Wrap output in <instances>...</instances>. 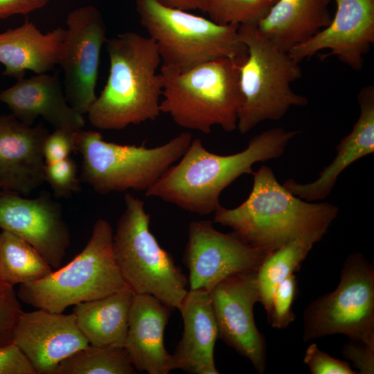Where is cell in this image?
<instances>
[{
    "instance_id": "24",
    "label": "cell",
    "mask_w": 374,
    "mask_h": 374,
    "mask_svg": "<svg viewBox=\"0 0 374 374\" xmlns=\"http://www.w3.org/2000/svg\"><path fill=\"white\" fill-rule=\"evenodd\" d=\"M134 294L125 286L103 298L74 305L72 313L89 345L125 347Z\"/></svg>"
},
{
    "instance_id": "15",
    "label": "cell",
    "mask_w": 374,
    "mask_h": 374,
    "mask_svg": "<svg viewBox=\"0 0 374 374\" xmlns=\"http://www.w3.org/2000/svg\"><path fill=\"white\" fill-rule=\"evenodd\" d=\"M330 23L288 53L298 62L323 50L353 70L363 67L364 56L374 43V0H335Z\"/></svg>"
},
{
    "instance_id": "19",
    "label": "cell",
    "mask_w": 374,
    "mask_h": 374,
    "mask_svg": "<svg viewBox=\"0 0 374 374\" xmlns=\"http://www.w3.org/2000/svg\"><path fill=\"white\" fill-rule=\"evenodd\" d=\"M171 310L150 294H134L125 348L136 371L168 374L173 370L172 355L164 345Z\"/></svg>"
},
{
    "instance_id": "27",
    "label": "cell",
    "mask_w": 374,
    "mask_h": 374,
    "mask_svg": "<svg viewBox=\"0 0 374 374\" xmlns=\"http://www.w3.org/2000/svg\"><path fill=\"white\" fill-rule=\"evenodd\" d=\"M125 347L89 345L63 359L53 374H134Z\"/></svg>"
},
{
    "instance_id": "38",
    "label": "cell",
    "mask_w": 374,
    "mask_h": 374,
    "mask_svg": "<svg viewBox=\"0 0 374 374\" xmlns=\"http://www.w3.org/2000/svg\"><path fill=\"white\" fill-rule=\"evenodd\" d=\"M2 193H3V190H2L1 188H0V196H1V195L2 194Z\"/></svg>"
},
{
    "instance_id": "30",
    "label": "cell",
    "mask_w": 374,
    "mask_h": 374,
    "mask_svg": "<svg viewBox=\"0 0 374 374\" xmlns=\"http://www.w3.org/2000/svg\"><path fill=\"white\" fill-rule=\"evenodd\" d=\"M297 290V282L294 274L281 281L277 286L271 303L268 317L272 327L282 329L292 323L295 315L292 305Z\"/></svg>"
},
{
    "instance_id": "31",
    "label": "cell",
    "mask_w": 374,
    "mask_h": 374,
    "mask_svg": "<svg viewBox=\"0 0 374 374\" xmlns=\"http://www.w3.org/2000/svg\"><path fill=\"white\" fill-rule=\"evenodd\" d=\"M13 285L0 280V346L13 342V332L22 312Z\"/></svg>"
},
{
    "instance_id": "9",
    "label": "cell",
    "mask_w": 374,
    "mask_h": 374,
    "mask_svg": "<svg viewBox=\"0 0 374 374\" xmlns=\"http://www.w3.org/2000/svg\"><path fill=\"white\" fill-rule=\"evenodd\" d=\"M238 33L247 55L239 66L243 101L237 129L246 134L264 121L281 119L291 107L305 106L308 101L291 88L302 75L299 62L264 37L256 25H240Z\"/></svg>"
},
{
    "instance_id": "34",
    "label": "cell",
    "mask_w": 374,
    "mask_h": 374,
    "mask_svg": "<svg viewBox=\"0 0 374 374\" xmlns=\"http://www.w3.org/2000/svg\"><path fill=\"white\" fill-rule=\"evenodd\" d=\"M0 374H37L34 367L14 343L0 346Z\"/></svg>"
},
{
    "instance_id": "11",
    "label": "cell",
    "mask_w": 374,
    "mask_h": 374,
    "mask_svg": "<svg viewBox=\"0 0 374 374\" xmlns=\"http://www.w3.org/2000/svg\"><path fill=\"white\" fill-rule=\"evenodd\" d=\"M106 26L99 10L87 6L71 11L59 64L64 73L63 88L69 105L87 114L96 100L100 55L106 42Z\"/></svg>"
},
{
    "instance_id": "10",
    "label": "cell",
    "mask_w": 374,
    "mask_h": 374,
    "mask_svg": "<svg viewBox=\"0 0 374 374\" xmlns=\"http://www.w3.org/2000/svg\"><path fill=\"white\" fill-rule=\"evenodd\" d=\"M334 334L374 348V270L360 253L348 257L336 290L304 314L305 341Z\"/></svg>"
},
{
    "instance_id": "32",
    "label": "cell",
    "mask_w": 374,
    "mask_h": 374,
    "mask_svg": "<svg viewBox=\"0 0 374 374\" xmlns=\"http://www.w3.org/2000/svg\"><path fill=\"white\" fill-rule=\"evenodd\" d=\"M304 362L312 374H354L346 362L335 359L321 351L317 344H312L305 351Z\"/></svg>"
},
{
    "instance_id": "26",
    "label": "cell",
    "mask_w": 374,
    "mask_h": 374,
    "mask_svg": "<svg viewBox=\"0 0 374 374\" xmlns=\"http://www.w3.org/2000/svg\"><path fill=\"white\" fill-rule=\"evenodd\" d=\"M52 267L28 242L6 230L0 233V280L12 285L40 280Z\"/></svg>"
},
{
    "instance_id": "18",
    "label": "cell",
    "mask_w": 374,
    "mask_h": 374,
    "mask_svg": "<svg viewBox=\"0 0 374 374\" xmlns=\"http://www.w3.org/2000/svg\"><path fill=\"white\" fill-rule=\"evenodd\" d=\"M0 102L8 106L15 118L28 125H33L39 117L54 129L75 132L85 125L84 115L69 105L57 73H44L17 80L0 92Z\"/></svg>"
},
{
    "instance_id": "8",
    "label": "cell",
    "mask_w": 374,
    "mask_h": 374,
    "mask_svg": "<svg viewBox=\"0 0 374 374\" xmlns=\"http://www.w3.org/2000/svg\"><path fill=\"white\" fill-rule=\"evenodd\" d=\"M113 231L105 219L96 221L84 249L70 262L46 277L19 285L24 303L63 312L68 307L109 295L127 286L113 251Z\"/></svg>"
},
{
    "instance_id": "36",
    "label": "cell",
    "mask_w": 374,
    "mask_h": 374,
    "mask_svg": "<svg viewBox=\"0 0 374 374\" xmlns=\"http://www.w3.org/2000/svg\"><path fill=\"white\" fill-rule=\"evenodd\" d=\"M49 0H0V19L22 14L26 15L43 8Z\"/></svg>"
},
{
    "instance_id": "21",
    "label": "cell",
    "mask_w": 374,
    "mask_h": 374,
    "mask_svg": "<svg viewBox=\"0 0 374 374\" xmlns=\"http://www.w3.org/2000/svg\"><path fill=\"white\" fill-rule=\"evenodd\" d=\"M357 102L359 116L351 132L337 145V154L332 161L313 181L300 184L294 179L287 180L283 186L292 194L308 202L325 199L347 167L374 152V87L362 88Z\"/></svg>"
},
{
    "instance_id": "29",
    "label": "cell",
    "mask_w": 374,
    "mask_h": 374,
    "mask_svg": "<svg viewBox=\"0 0 374 374\" xmlns=\"http://www.w3.org/2000/svg\"><path fill=\"white\" fill-rule=\"evenodd\" d=\"M44 179L57 197H66L80 190V179L75 162L70 157L46 163Z\"/></svg>"
},
{
    "instance_id": "35",
    "label": "cell",
    "mask_w": 374,
    "mask_h": 374,
    "mask_svg": "<svg viewBox=\"0 0 374 374\" xmlns=\"http://www.w3.org/2000/svg\"><path fill=\"white\" fill-rule=\"evenodd\" d=\"M343 355L351 360L354 366L363 374L374 372V348L359 341H351L343 350Z\"/></svg>"
},
{
    "instance_id": "20",
    "label": "cell",
    "mask_w": 374,
    "mask_h": 374,
    "mask_svg": "<svg viewBox=\"0 0 374 374\" xmlns=\"http://www.w3.org/2000/svg\"><path fill=\"white\" fill-rule=\"evenodd\" d=\"M184 330L172 354V368L193 374H217L214 348L218 330L209 292L188 290L179 309Z\"/></svg>"
},
{
    "instance_id": "37",
    "label": "cell",
    "mask_w": 374,
    "mask_h": 374,
    "mask_svg": "<svg viewBox=\"0 0 374 374\" xmlns=\"http://www.w3.org/2000/svg\"><path fill=\"white\" fill-rule=\"evenodd\" d=\"M159 3L184 10H199L205 12L207 0H154Z\"/></svg>"
},
{
    "instance_id": "13",
    "label": "cell",
    "mask_w": 374,
    "mask_h": 374,
    "mask_svg": "<svg viewBox=\"0 0 374 374\" xmlns=\"http://www.w3.org/2000/svg\"><path fill=\"white\" fill-rule=\"evenodd\" d=\"M256 271L232 275L215 285L209 294L218 337L262 373L266 366V344L253 317L254 305L259 301Z\"/></svg>"
},
{
    "instance_id": "28",
    "label": "cell",
    "mask_w": 374,
    "mask_h": 374,
    "mask_svg": "<svg viewBox=\"0 0 374 374\" xmlns=\"http://www.w3.org/2000/svg\"><path fill=\"white\" fill-rule=\"evenodd\" d=\"M277 0H207L205 12L223 25H257Z\"/></svg>"
},
{
    "instance_id": "14",
    "label": "cell",
    "mask_w": 374,
    "mask_h": 374,
    "mask_svg": "<svg viewBox=\"0 0 374 374\" xmlns=\"http://www.w3.org/2000/svg\"><path fill=\"white\" fill-rule=\"evenodd\" d=\"M0 228L30 244L52 268L60 267L71 243L61 206L46 193L26 198L3 191Z\"/></svg>"
},
{
    "instance_id": "17",
    "label": "cell",
    "mask_w": 374,
    "mask_h": 374,
    "mask_svg": "<svg viewBox=\"0 0 374 374\" xmlns=\"http://www.w3.org/2000/svg\"><path fill=\"white\" fill-rule=\"evenodd\" d=\"M49 134L41 123L28 125L12 114L0 115V188L28 195L44 182L43 147Z\"/></svg>"
},
{
    "instance_id": "23",
    "label": "cell",
    "mask_w": 374,
    "mask_h": 374,
    "mask_svg": "<svg viewBox=\"0 0 374 374\" xmlns=\"http://www.w3.org/2000/svg\"><path fill=\"white\" fill-rule=\"evenodd\" d=\"M330 1L277 0L256 28L277 48L289 52L330 23Z\"/></svg>"
},
{
    "instance_id": "22",
    "label": "cell",
    "mask_w": 374,
    "mask_h": 374,
    "mask_svg": "<svg viewBox=\"0 0 374 374\" xmlns=\"http://www.w3.org/2000/svg\"><path fill=\"white\" fill-rule=\"evenodd\" d=\"M65 29L57 28L42 33L32 22L0 33V63L4 75L17 80L26 71L44 73L59 64Z\"/></svg>"
},
{
    "instance_id": "1",
    "label": "cell",
    "mask_w": 374,
    "mask_h": 374,
    "mask_svg": "<svg viewBox=\"0 0 374 374\" xmlns=\"http://www.w3.org/2000/svg\"><path fill=\"white\" fill-rule=\"evenodd\" d=\"M299 131L274 127L253 136L241 152L221 155L193 139L182 157L148 190L145 196L159 198L199 215L214 213L221 205L222 192L244 174H253V165L280 157Z\"/></svg>"
},
{
    "instance_id": "4",
    "label": "cell",
    "mask_w": 374,
    "mask_h": 374,
    "mask_svg": "<svg viewBox=\"0 0 374 374\" xmlns=\"http://www.w3.org/2000/svg\"><path fill=\"white\" fill-rule=\"evenodd\" d=\"M242 62L220 58L184 72L161 66V112L185 129L209 134L218 125L233 132L243 101L239 82Z\"/></svg>"
},
{
    "instance_id": "6",
    "label": "cell",
    "mask_w": 374,
    "mask_h": 374,
    "mask_svg": "<svg viewBox=\"0 0 374 374\" xmlns=\"http://www.w3.org/2000/svg\"><path fill=\"white\" fill-rule=\"evenodd\" d=\"M82 157L80 179L96 192H145L182 157L193 140L185 132L154 148L106 141L96 131L74 132Z\"/></svg>"
},
{
    "instance_id": "16",
    "label": "cell",
    "mask_w": 374,
    "mask_h": 374,
    "mask_svg": "<svg viewBox=\"0 0 374 374\" xmlns=\"http://www.w3.org/2000/svg\"><path fill=\"white\" fill-rule=\"evenodd\" d=\"M13 342L37 374H53L60 362L89 345L73 313L43 309L21 312L14 329Z\"/></svg>"
},
{
    "instance_id": "33",
    "label": "cell",
    "mask_w": 374,
    "mask_h": 374,
    "mask_svg": "<svg viewBox=\"0 0 374 374\" xmlns=\"http://www.w3.org/2000/svg\"><path fill=\"white\" fill-rule=\"evenodd\" d=\"M75 132L55 129L46 137L43 154L45 163H51L66 158L75 151Z\"/></svg>"
},
{
    "instance_id": "5",
    "label": "cell",
    "mask_w": 374,
    "mask_h": 374,
    "mask_svg": "<svg viewBox=\"0 0 374 374\" xmlns=\"http://www.w3.org/2000/svg\"><path fill=\"white\" fill-rule=\"evenodd\" d=\"M140 21L156 44L163 66L184 72L220 58L244 61L247 47L237 25L163 6L154 0H136Z\"/></svg>"
},
{
    "instance_id": "2",
    "label": "cell",
    "mask_w": 374,
    "mask_h": 374,
    "mask_svg": "<svg viewBox=\"0 0 374 374\" xmlns=\"http://www.w3.org/2000/svg\"><path fill=\"white\" fill-rule=\"evenodd\" d=\"M252 175L248 197L235 208L220 206L213 219L266 256L296 239L325 235L338 215L337 206L330 202H310L292 194L268 166Z\"/></svg>"
},
{
    "instance_id": "12",
    "label": "cell",
    "mask_w": 374,
    "mask_h": 374,
    "mask_svg": "<svg viewBox=\"0 0 374 374\" xmlns=\"http://www.w3.org/2000/svg\"><path fill=\"white\" fill-rule=\"evenodd\" d=\"M266 256L238 233H224L211 221H192L183 262L189 271V290L210 292L226 278L257 270Z\"/></svg>"
},
{
    "instance_id": "7",
    "label": "cell",
    "mask_w": 374,
    "mask_h": 374,
    "mask_svg": "<svg viewBox=\"0 0 374 374\" xmlns=\"http://www.w3.org/2000/svg\"><path fill=\"white\" fill-rule=\"evenodd\" d=\"M125 210L113 235V251L125 284L134 294H150L179 310L188 280L150 229L144 202L126 193Z\"/></svg>"
},
{
    "instance_id": "3",
    "label": "cell",
    "mask_w": 374,
    "mask_h": 374,
    "mask_svg": "<svg viewBox=\"0 0 374 374\" xmlns=\"http://www.w3.org/2000/svg\"><path fill=\"white\" fill-rule=\"evenodd\" d=\"M109 70L106 84L87 113L90 123L103 130L154 121L160 115L161 59L154 42L134 32L106 41Z\"/></svg>"
},
{
    "instance_id": "25",
    "label": "cell",
    "mask_w": 374,
    "mask_h": 374,
    "mask_svg": "<svg viewBox=\"0 0 374 374\" xmlns=\"http://www.w3.org/2000/svg\"><path fill=\"white\" fill-rule=\"evenodd\" d=\"M324 235L313 234L292 240L267 256L256 271L259 301L267 315L278 285L298 271L314 244Z\"/></svg>"
}]
</instances>
